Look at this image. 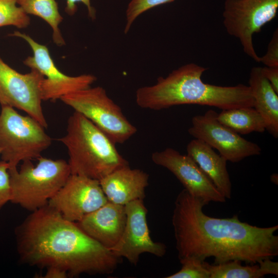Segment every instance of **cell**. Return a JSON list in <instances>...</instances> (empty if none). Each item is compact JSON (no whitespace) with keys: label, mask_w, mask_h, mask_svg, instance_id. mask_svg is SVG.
<instances>
[{"label":"cell","mask_w":278,"mask_h":278,"mask_svg":"<svg viewBox=\"0 0 278 278\" xmlns=\"http://www.w3.org/2000/svg\"><path fill=\"white\" fill-rule=\"evenodd\" d=\"M205 205L185 189L176 199L172 224L180 263L213 257L214 264L239 260L253 265L278 255L277 225L258 227L237 215L212 217L203 212Z\"/></svg>","instance_id":"cell-1"},{"label":"cell","mask_w":278,"mask_h":278,"mask_svg":"<svg viewBox=\"0 0 278 278\" xmlns=\"http://www.w3.org/2000/svg\"><path fill=\"white\" fill-rule=\"evenodd\" d=\"M20 261L41 268L54 267L68 276L110 274L120 258L50 206L32 212L15 229Z\"/></svg>","instance_id":"cell-2"},{"label":"cell","mask_w":278,"mask_h":278,"mask_svg":"<svg viewBox=\"0 0 278 278\" xmlns=\"http://www.w3.org/2000/svg\"><path fill=\"white\" fill-rule=\"evenodd\" d=\"M207 68L194 63L173 70L157 82L138 88L137 105L159 111L183 105L214 107L221 110L253 107L254 99L249 85L220 86L204 83L201 79Z\"/></svg>","instance_id":"cell-3"},{"label":"cell","mask_w":278,"mask_h":278,"mask_svg":"<svg viewBox=\"0 0 278 278\" xmlns=\"http://www.w3.org/2000/svg\"><path fill=\"white\" fill-rule=\"evenodd\" d=\"M58 141L66 147L72 175L100 180L129 163L115 144L92 122L74 111L69 117L65 135Z\"/></svg>","instance_id":"cell-4"},{"label":"cell","mask_w":278,"mask_h":278,"mask_svg":"<svg viewBox=\"0 0 278 278\" xmlns=\"http://www.w3.org/2000/svg\"><path fill=\"white\" fill-rule=\"evenodd\" d=\"M34 165L31 160L22 162L20 169H9L10 202L33 212L48 204L71 175L64 160L40 157Z\"/></svg>","instance_id":"cell-5"},{"label":"cell","mask_w":278,"mask_h":278,"mask_svg":"<svg viewBox=\"0 0 278 278\" xmlns=\"http://www.w3.org/2000/svg\"><path fill=\"white\" fill-rule=\"evenodd\" d=\"M0 148L1 159L9 169L19 163L38 159L51 144L52 139L38 121L19 113L14 108L1 106Z\"/></svg>","instance_id":"cell-6"},{"label":"cell","mask_w":278,"mask_h":278,"mask_svg":"<svg viewBox=\"0 0 278 278\" xmlns=\"http://www.w3.org/2000/svg\"><path fill=\"white\" fill-rule=\"evenodd\" d=\"M60 100L92 122L115 144L124 143L137 132L101 86H90L65 95Z\"/></svg>","instance_id":"cell-7"},{"label":"cell","mask_w":278,"mask_h":278,"mask_svg":"<svg viewBox=\"0 0 278 278\" xmlns=\"http://www.w3.org/2000/svg\"><path fill=\"white\" fill-rule=\"evenodd\" d=\"M278 0H225L223 24L229 34L237 39L244 52L256 62L253 36L276 16Z\"/></svg>","instance_id":"cell-8"},{"label":"cell","mask_w":278,"mask_h":278,"mask_svg":"<svg viewBox=\"0 0 278 278\" xmlns=\"http://www.w3.org/2000/svg\"><path fill=\"white\" fill-rule=\"evenodd\" d=\"M10 36L24 39L31 47L33 56H28L23 63L44 77L41 84L43 100L55 101L65 95L90 87L96 81V77L92 74L71 76L62 73L54 62L48 48L28 34L16 31Z\"/></svg>","instance_id":"cell-9"},{"label":"cell","mask_w":278,"mask_h":278,"mask_svg":"<svg viewBox=\"0 0 278 278\" xmlns=\"http://www.w3.org/2000/svg\"><path fill=\"white\" fill-rule=\"evenodd\" d=\"M44 78L34 70L20 73L0 58V105L23 111L47 128L42 107L41 84Z\"/></svg>","instance_id":"cell-10"},{"label":"cell","mask_w":278,"mask_h":278,"mask_svg":"<svg viewBox=\"0 0 278 278\" xmlns=\"http://www.w3.org/2000/svg\"><path fill=\"white\" fill-rule=\"evenodd\" d=\"M217 115L216 111L211 109L203 115L194 116L188 133L217 149L227 161L233 163L261 154L262 149L257 144L246 140L221 124Z\"/></svg>","instance_id":"cell-11"},{"label":"cell","mask_w":278,"mask_h":278,"mask_svg":"<svg viewBox=\"0 0 278 278\" xmlns=\"http://www.w3.org/2000/svg\"><path fill=\"white\" fill-rule=\"evenodd\" d=\"M126 221L123 234L117 244L110 250L117 257H124L136 265L144 253L163 256L166 246L154 241L150 235L147 221V209L143 200H135L125 205Z\"/></svg>","instance_id":"cell-12"},{"label":"cell","mask_w":278,"mask_h":278,"mask_svg":"<svg viewBox=\"0 0 278 278\" xmlns=\"http://www.w3.org/2000/svg\"><path fill=\"white\" fill-rule=\"evenodd\" d=\"M108 201L99 181L71 174L48 205L65 219L77 222Z\"/></svg>","instance_id":"cell-13"},{"label":"cell","mask_w":278,"mask_h":278,"mask_svg":"<svg viewBox=\"0 0 278 278\" xmlns=\"http://www.w3.org/2000/svg\"><path fill=\"white\" fill-rule=\"evenodd\" d=\"M151 160L155 164L170 171L185 189L206 204L211 202L225 201V198L187 154H182L172 148H167L152 153Z\"/></svg>","instance_id":"cell-14"},{"label":"cell","mask_w":278,"mask_h":278,"mask_svg":"<svg viewBox=\"0 0 278 278\" xmlns=\"http://www.w3.org/2000/svg\"><path fill=\"white\" fill-rule=\"evenodd\" d=\"M126 221L125 205L108 201L77 223L89 236L110 249L120 239Z\"/></svg>","instance_id":"cell-15"},{"label":"cell","mask_w":278,"mask_h":278,"mask_svg":"<svg viewBox=\"0 0 278 278\" xmlns=\"http://www.w3.org/2000/svg\"><path fill=\"white\" fill-rule=\"evenodd\" d=\"M99 183L108 201L125 205L132 201L144 199L149 175L128 165L112 171Z\"/></svg>","instance_id":"cell-16"},{"label":"cell","mask_w":278,"mask_h":278,"mask_svg":"<svg viewBox=\"0 0 278 278\" xmlns=\"http://www.w3.org/2000/svg\"><path fill=\"white\" fill-rule=\"evenodd\" d=\"M186 151L187 154L197 164L225 199H230L232 184L225 158L217 154L207 143L197 138L188 143Z\"/></svg>","instance_id":"cell-17"},{"label":"cell","mask_w":278,"mask_h":278,"mask_svg":"<svg viewBox=\"0 0 278 278\" xmlns=\"http://www.w3.org/2000/svg\"><path fill=\"white\" fill-rule=\"evenodd\" d=\"M249 86L254 99L253 107L266 124V130L274 138L278 137V93L265 78L262 67L251 68Z\"/></svg>","instance_id":"cell-18"},{"label":"cell","mask_w":278,"mask_h":278,"mask_svg":"<svg viewBox=\"0 0 278 278\" xmlns=\"http://www.w3.org/2000/svg\"><path fill=\"white\" fill-rule=\"evenodd\" d=\"M241 262L232 260L220 264H204L210 273V278H260L267 274L278 276V263L271 259L258 264L242 266Z\"/></svg>","instance_id":"cell-19"},{"label":"cell","mask_w":278,"mask_h":278,"mask_svg":"<svg viewBox=\"0 0 278 278\" xmlns=\"http://www.w3.org/2000/svg\"><path fill=\"white\" fill-rule=\"evenodd\" d=\"M218 120L235 132L248 134L253 132H264L265 122L254 107H240L222 110L218 113Z\"/></svg>","instance_id":"cell-20"},{"label":"cell","mask_w":278,"mask_h":278,"mask_svg":"<svg viewBox=\"0 0 278 278\" xmlns=\"http://www.w3.org/2000/svg\"><path fill=\"white\" fill-rule=\"evenodd\" d=\"M18 5L28 14L38 16L47 23L53 30V40L59 46L65 44L59 24L63 18L56 0H16Z\"/></svg>","instance_id":"cell-21"},{"label":"cell","mask_w":278,"mask_h":278,"mask_svg":"<svg viewBox=\"0 0 278 278\" xmlns=\"http://www.w3.org/2000/svg\"><path fill=\"white\" fill-rule=\"evenodd\" d=\"M30 19L16 0H0V27L14 26L19 28L27 27Z\"/></svg>","instance_id":"cell-22"},{"label":"cell","mask_w":278,"mask_h":278,"mask_svg":"<svg viewBox=\"0 0 278 278\" xmlns=\"http://www.w3.org/2000/svg\"><path fill=\"white\" fill-rule=\"evenodd\" d=\"M175 0H130L126 12L125 34H127L132 25L142 13L155 7L173 2Z\"/></svg>","instance_id":"cell-23"},{"label":"cell","mask_w":278,"mask_h":278,"mask_svg":"<svg viewBox=\"0 0 278 278\" xmlns=\"http://www.w3.org/2000/svg\"><path fill=\"white\" fill-rule=\"evenodd\" d=\"M204 262L188 258L182 262L181 269L166 278H210V273Z\"/></svg>","instance_id":"cell-24"},{"label":"cell","mask_w":278,"mask_h":278,"mask_svg":"<svg viewBox=\"0 0 278 278\" xmlns=\"http://www.w3.org/2000/svg\"><path fill=\"white\" fill-rule=\"evenodd\" d=\"M7 163L0 161V210L11 200V187Z\"/></svg>","instance_id":"cell-25"},{"label":"cell","mask_w":278,"mask_h":278,"mask_svg":"<svg viewBox=\"0 0 278 278\" xmlns=\"http://www.w3.org/2000/svg\"><path fill=\"white\" fill-rule=\"evenodd\" d=\"M259 62L266 66L278 67V31L276 29L268 45L266 54L260 57Z\"/></svg>","instance_id":"cell-26"},{"label":"cell","mask_w":278,"mask_h":278,"mask_svg":"<svg viewBox=\"0 0 278 278\" xmlns=\"http://www.w3.org/2000/svg\"><path fill=\"white\" fill-rule=\"evenodd\" d=\"M65 12L70 15H73L77 10V3H82L86 7L89 16L92 19L96 18L95 9L92 6L91 0H66Z\"/></svg>","instance_id":"cell-27"},{"label":"cell","mask_w":278,"mask_h":278,"mask_svg":"<svg viewBox=\"0 0 278 278\" xmlns=\"http://www.w3.org/2000/svg\"><path fill=\"white\" fill-rule=\"evenodd\" d=\"M262 72L275 91L278 93V67L265 66Z\"/></svg>","instance_id":"cell-28"},{"label":"cell","mask_w":278,"mask_h":278,"mask_svg":"<svg viewBox=\"0 0 278 278\" xmlns=\"http://www.w3.org/2000/svg\"><path fill=\"white\" fill-rule=\"evenodd\" d=\"M68 274L66 271L60 268L50 267L47 268V271L44 275V278H66Z\"/></svg>","instance_id":"cell-29"},{"label":"cell","mask_w":278,"mask_h":278,"mask_svg":"<svg viewBox=\"0 0 278 278\" xmlns=\"http://www.w3.org/2000/svg\"><path fill=\"white\" fill-rule=\"evenodd\" d=\"M270 180L275 184H277L278 176L277 173H273L270 176Z\"/></svg>","instance_id":"cell-30"},{"label":"cell","mask_w":278,"mask_h":278,"mask_svg":"<svg viewBox=\"0 0 278 278\" xmlns=\"http://www.w3.org/2000/svg\"><path fill=\"white\" fill-rule=\"evenodd\" d=\"M1 148H0V154H1Z\"/></svg>","instance_id":"cell-31"}]
</instances>
